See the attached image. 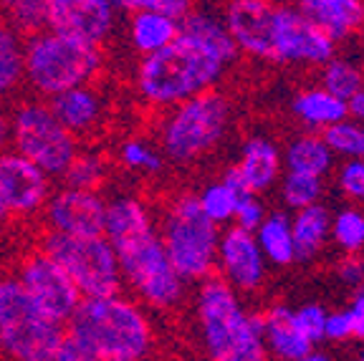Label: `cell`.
Masks as SVG:
<instances>
[{
  "instance_id": "21",
  "label": "cell",
  "mask_w": 364,
  "mask_h": 361,
  "mask_svg": "<svg viewBox=\"0 0 364 361\" xmlns=\"http://www.w3.org/2000/svg\"><path fill=\"white\" fill-rule=\"evenodd\" d=\"M180 36H185V38L208 48L210 53H215L228 66H233L240 56L223 16L218 11H213V8H195V6L190 8L180 18Z\"/></svg>"
},
{
  "instance_id": "25",
  "label": "cell",
  "mask_w": 364,
  "mask_h": 361,
  "mask_svg": "<svg viewBox=\"0 0 364 361\" xmlns=\"http://www.w3.org/2000/svg\"><path fill=\"white\" fill-rule=\"evenodd\" d=\"M331 230V212L321 200L314 205H306L301 210H294L291 215V235H294L296 260H316L324 253L329 243Z\"/></svg>"
},
{
  "instance_id": "14",
  "label": "cell",
  "mask_w": 364,
  "mask_h": 361,
  "mask_svg": "<svg viewBox=\"0 0 364 361\" xmlns=\"http://www.w3.org/2000/svg\"><path fill=\"white\" fill-rule=\"evenodd\" d=\"M119 11L112 0H51L46 28L104 48L119 31Z\"/></svg>"
},
{
  "instance_id": "39",
  "label": "cell",
  "mask_w": 364,
  "mask_h": 361,
  "mask_svg": "<svg viewBox=\"0 0 364 361\" xmlns=\"http://www.w3.org/2000/svg\"><path fill=\"white\" fill-rule=\"evenodd\" d=\"M326 313H329V311H326L321 303H314V301L311 303H301L299 308H294V318H296V323H299V328H301L316 346L324 341Z\"/></svg>"
},
{
  "instance_id": "8",
  "label": "cell",
  "mask_w": 364,
  "mask_h": 361,
  "mask_svg": "<svg viewBox=\"0 0 364 361\" xmlns=\"http://www.w3.org/2000/svg\"><path fill=\"white\" fill-rule=\"evenodd\" d=\"M63 326L31 301L16 273H0V356L16 361H58Z\"/></svg>"
},
{
  "instance_id": "41",
  "label": "cell",
  "mask_w": 364,
  "mask_h": 361,
  "mask_svg": "<svg viewBox=\"0 0 364 361\" xmlns=\"http://www.w3.org/2000/svg\"><path fill=\"white\" fill-rule=\"evenodd\" d=\"M193 6H195V0H124V11L144 8V11L167 13V16H172V18H182Z\"/></svg>"
},
{
  "instance_id": "23",
  "label": "cell",
  "mask_w": 364,
  "mask_h": 361,
  "mask_svg": "<svg viewBox=\"0 0 364 361\" xmlns=\"http://www.w3.org/2000/svg\"><path fill=\"white\" fill-rule=\"evenodd\" d=\"M124 31L132 51L136 56H147V53L165 48L180 36V18H172L159 11L134 8V11H129V21H127Z\"/></svg>"
},
{
  "instance_id": "49",
  "label": "cell",
  "mask_w": 364,
  "mask_h": 361,
  "mask_svg": "<svg viewBox=\"0 0 364 361\" xmlns=\"http://www.w3.org/2000/svg\"><path fill=\"white\" fill-rule=\"evenodd\" d=\"M8 3H11V0H0V11H3V8H6Z\"/></svg>"
},
{
  "instance_id": "50",
  "label": "cell",
  "mask_w": 364,
  "mask_h": 361,
  "mask_svg": "<svg viewBox=\"0 0 364 361\" xmlns=\"http://www.w3.org/2000/svg\"><path fill=\"white\" fill-rule=\"evenodd\" d=\"M362 31H364V0H362Z\"/></svg>"
},
{
  "instance_id": "48",
  "label": "cell",
  "mask_w": 364,
  "mask_h": 361,
  "mask_svg": "<svg viewBox=\"0 0 364 361\" xmlns=\"http://www.w3.org/2000/svg\"><path fill=\"white\" fill-rule=\"evenodd\" d=\"M112 3H117V6H119L122 11H124V0H112Z\"/></svg>"
},
{
  "instance_id": "30",
  "label": "cell",
  "mask_w": 364,
  "mask_h": 361,
  "mask_svg": "<svg viewBox=\"0 0 364 361\" xmlns=\"http://www.w3.org/2000/svg\"><path fill=\"white\" fill-rule=\"evenodd\" d=\"M240 195H243V190H240V187L235 185L228 175L218 177V180L205 182V185L195 192L200 210H203V212L220 227H225V225L233 222L235 205H238Z\"/></svg>"
},
{
  "instance_id": "42",
  "label": "cell",
  "mask_w": 364,
  "mask_h": 361,
  "mask_svg": "<svg viewBox=\"0 0 364 361\" xmlns=\"http://www.w3.org/2000/svg\"><path fill=\"white\" fill-rule=\"evenodd\" d=\"M352 339V326H349L347 311H329L326 313V323H324V341L331 344H344V341Z\"/></svg>"
},
{
  "instance_id": "46",
  "label": "cell",
  "mask_w": 364,
  "mask_h": 361,
  "mask_svg": "<svg viewBox=\"0 0 364 361\" xmlns=\"http://www.w3.org/2000/svg\"><path fill=\"white\" fill-rule=\"evenodd\" d=\"M8 217H11V215H8V210L3 208V203H0V222H6Z\"/></svg>"
},
{
  "instance_id": "26",
  "label": "cell",
  "mask_w": 364,
  "mask_h": 361,
  "mask_svg": "<svg viewBox=\"0 0 364 361\" xmlns=\"http://www.w3.org/2000/svg\"><path fill=\"white\" fill-rule=\"evenodd\" d=\"M281 154H284V170L326 177L336 167V157L321 131L306 129L301 134L291 136L286 141V147L281 149Z\"/></svg>"
},
{
  "instance_id": "35",
  "label": "cell",
  "mask_w": 364,
  "mask_h": 361,
  "mask_svg": "<svg viewBox=\"0 0 364 361\" xmlns=\"http://www.w3.org/2000/svg\"><path fill=\"white\" fill-rule=\"evenodd\" d=\"M329 237L341 253H364V210L341 208L331 212Z\"/></svg>"
},
{
  "instance_id": "16",
  "label": "cell",
  "mask_w": 364,
  "mask_h": 361,
  "mask_svg": "<svg viewBox=\"0 0 364 361\" xmlns=\"http://www.w3.org/2000/svg\"><path fill=\"white\" fill-rule=\"evenodd\" d=\"M41 215L51 232L102 235L104 217H107V198L102 195V190L63 185L58 190H51Z\"/></svg>"
},
{
  "instance_id": "28",
  "label": "cell",
  "mask_w": 364,
  "mask_h": 361,
  "mask_svg": "<svg viewBox=\"0 0 364 361\" xmlns=\"http://www.w3.org/2000/svg\"><path fill=\"white\" fill-rule=\"evenodd\" d=\"M114 159L124 172L139 177H157L167 167V159L157 141L139 134H129L119 139V144L114 149Z\"/></svg>"
},
{
  "instance_id": "4",
  "label": "cell",
  "mask_w": 364,
  "mask_h": 361,
  "mask_svg": "<svg viewBox=\"0 0 364 361\" xmlns=\"http://www.w3.org/2000/svg\"><path fill=\"white\" fill-rule=\"evenodd\" d=\"M233 66L195 41L177 36L172 43L147 56L134 68V94L144 107L162 112L200 91L215 89Z\"/></svg>"
},
{
  "instance_id": "36",
  "label": "cell",
  "mask_w": 364,
  "mask_h": 361,
  "mask_svg": "<svg viewBox=\"0 0 364 361\" xmlns=\"http://www.w3.org/2000/svg\"><path fill=\"white\" fill-rule=\"evenodd\" d=\"M48 8H51V0H11L0 11V16L6 18L13 28L21 31L23 36H31L36 31L46 28Z\"/></svg>"
},
{
  "instance_id": "43",
  "label": "cell",
  "mask_w": 364,
  "mask_h": 361,
  "mask_svg": "<svg viewBox=\"0 0 364 361\" xmlns=\"http://www.w3.org/2000/svg\"><path fill=\"white\" fill-rule=\"evenodd\" d=\"M349 318V326H352V339L354 341H364V286L354 288L352 298L344 306Z\"/></svg>"
},
{
  "instance_id": "29",
  "label": "cell",
  "mask_w": 364,
  "mask_h": 361,
  "mask_svg": "<svg viewBox=\"0 0 364 361\" xmlns=\"http://www.w3.org/2000/svg\"><path fill=\"white\" fill-rule=\"evenodd\" d=\"M23 45L26 36L0 16V102L23 89Z\"/></svg>"
},
{
  "instance_id": "27",
  "label": "cell",
  "mask_w": 364,
  "mask_h": 361,
  "mask_svg": "<svg viewBox=\"0 0 364 361\" xmlns=\"http://www.w3.org/2000/svg\"><path fill=\"white\" fill-rule=\"evenodd\" d=\"M258 248L266 255L268 266L289 268L296 263L294 235H291V215L289 212H268L261 225L253 230Z\"/></svg>"
},
{
  "instance_id": "17",
  "label": "cell",
  "mask_w": 364,
  "mask_h": 361,
  "mask_svg": "<svg viewBox=\"0 0 364 361\" xmlns=\"http://www.w3.org/2000/svg\"><path fill=\"white\" fill-rule=\"evenodd\" d=\"M276 8L279 0H228L220 16L238 53L256 61H271Z\"/></svg>"
},
{
  "instance_id": "1",
  "label": "cell",
  "mask_w": 364,
  "mask_h": 361,
  "mask_svg": "<svg viewBox=\"0 0 364 361\" xmlns=\"http://www.w3.org/2000/svg\"><path fill=\"white\" fill-rule=\"evenodd\" d=\"M104 237L114 248L122 273V288L129 291L152 313L180 308L188 296V283L172 268L157 230V212L147 200L132 192L107 198Z\"/></svg>"
},
{
  "instance_id": "31",
  "label": "cell",
  "mask_w": 364,
  "mask_h": 361,
  "mask_svg": "<svg viewBox=\"0 0 364 361\" xmlns=\"http://www.w3.org/2000/svg\"><path fill=\"white\" fill-rule=\"evenodd\" d=\"M109 157L99 147L76 149L74 159L68 162L66 172L61 175L63 185L84 187V190H102L109 180Z\"/></svg>"
},
{
  "instance_id": "6",
  "label": "cell",
  "mask_w": 364,
  "mask_h": 361,
  "mask_svg": "<svg viewBox=\"0 0 364 361\" xmlns=\"http://www.w3.org/2000/svg\"><path fill=\"white\" fill-rule=\"evenodd\" d=\"M104 71V48L58 31L41 28L26 36L23 86L41 99H51L71 86L94 84Z\"/></svg>"
},
{
  "instance_id": "32",
  "label": "cell",
  "mask_w": 364,
  "mask_h": 361,
  "mask_svg": "<svg viewBox=\"0 0 364 361\" xmlns=\"http://www.w3.org/2000/svg\"><path fill=\"white\" fill-rule=\"evenodd\" d=\"M318 84L334 96L349 102L357 91L364 89V66L349 56H331L318 66Z\"/></svg>"
},
{
  "instance_id": "19",
  "label": "cell",
  "mask_w": 364,
  "mask_h": 361,
  "mask_svg": "<svg viewBox=\"0 0 364 361\" xmlns=\"http://www.w3.org/2000/svg\"><path fill=\"white\" fill-rule=\"evenodd\" d=\"M48 107L53 109L58 122L79 141L94 139L97 134H102L104 124H107L109 104L107 96L99 91L97 81L94 84L71 86V89L51 96Z\"/></svg>"
},
{
  "instance_id": "34",
  "label": "cell",
  "mask_w": 364,
  "mask_h": 361,
  "mask_svg": "<svg viewBox=\"0 0 364 361\" xmlns=\"http://www.w3.org/2000/svg\"><path fill=\"white\" fill-rule=\"evenodd\" d=\"M324 139L336 159H364V122L354 117H344L326 126Z\"/></svg>"
},
{
  "instance_id": "10",
  "label": "cell",
  "mask_w": 364,
  "mask_h": 361,
  "mask_svg": "<svg viewBox=\"0 0 364 361\" xmlns=\"http://www.w3.org/2000/svg\"><path fill=\"white\" fill-rule=\"evenodd\" d=\"M41 248L68 273L84 298L122 291V273L114 248L102 235H63L46 232Z\"/></svg>"
},
{
  "instance_id": "40",
  "label": "cell",
  "mask_w": 364,
  "mask_h": 361,
  "mask_svg": "<svg viewBox=\"0 0 364 361\" xmlns=\"http://www.w3.org/2000/svg\"><path fill=\"white\" fill-rule=\"evenodd\" d=\"M334 276L339 278V283L344 288H359L364 286V255L362 253H341V258L336 260Z\"/></svg>"
},
{
  "instance_id": "12",
  "label": "cell",
  "mask_w": 364,
  "mask_h": 361,
  "mask_svg": "<svg viewBox=\"0 0 364 361\" xmlns=\"http://www.w3.org/2000/svg\"><path fill=\"white\" fill-rule=\"evenodd\" d=\"M336 53V41H331L316 23H311L294 3H279L273 23L271 63L281 66L318 68Z\"/></svg>"
},
{
  "instance_id": "13",
  "label": "cell",
  "mask_w": 364,
  "mask_h": 361,
  "mask_svg": "<svg viewBox=\"0 0 364 361\" xmlns=\"http://www.w3.org/2000/svg\"><path fill=\"white\" fill-rule=\"evenodd\" d=\"M53 177L13 147L0 152V203L11 217H36L53 190Z\"/></svg>"
},
{
  "instance_id": "15",
  "label": "cell",
  "mask_w": 364,
  "mask_h": 361,
  "mask_svg": "<svg viewBox=\"0 0 364 361\" xmlns=\"http://www.w3.org/2000/svg\"><path fill=\"white\" fill-rule=\"evenodd\" d=\"M215 276L228 281L243 296L261 291L268 278V260L258 248L253 232L233 222L223 227L215 253Z\"/></svg>"
},
{
  "instance_id": "9",
  "label": "cell",
  "mask_w": 364,
  "mask_h": 361,
  "mask_svg": "<svg viewBox=\"0 0 364 361\" xmlns=\"http://www.w3.org/2000/svg\"><path fill=\"white\" fill-rule=\"evenodd\" d=\"M11 147L46 175L61 177L79 149V139L58 122L48 99L26 96L11 109Z\"/></svg>"
},
{
  "instance_id": "7",
  "label": "cell",
  "mask_w": 364,
  "mask_h": 361,
  "mask_svg": "<svg viewBox=\"0 0 364 361\" xmlns=\"http://www.w3.org/2000/svg\"><path fill=\"white\" fill-rule=\"evenodd\" d=\"M157 230L172 268L188 286L215 273L223 227L200 210L195 192H177L167 200L157 215Z\"/></svg>"
},
{
  "instance_id": "11",
  "label": "cell",
  "mask_w": 364,
  "mask_h": 361,
  "mask_svg": "<svg viewBox=\"0 0 364 361\" xmlns=\"http://www.w3.org/2000/svg\"><path fill=\"white\" fill-rule=\"evenodd\" d=\"M16 278L26 288L31 301L38 306L41 313L61 326H66V321L74 316V311L84 298L68 273L43 248L31 250L18 260Z\"/></svg>"
},
{
  "instance_id": "47",
  "label": "cell",
  "mask_w": 364,
  "mask_h": 361,
  "mask_svg": "<svg viewBox=\"0 0 364 361\" xmlns=\"http://www.w3.org/2000/svg\"><path fill=\"white\" fill-rule=\"evenodd\" d=\"M359 344H362V349H359V359L364 361V341H359Z\"/></svg>"
},
{
  "instance_id": "18",
  "label": "cell",
  "mask_w": 364,
  "mask_h": 361,
  "mask_svg": "<svg viewBox=\"0 0 364 361\" xmlns=\"http://www.w3.org/2000/svg\"><path fill=\"white\" fill-rule=\"evenodd\" d=\"M225 175L243 192H253V195L271 192L284 175V154L279 141L266 134H253L243 139L238 159Z\"/></svg>"
},
{
  "instance_id": "3",
  "label": "cell",
  "mask_w": 364,
  "mask_h": 361,
  "mask_svg": "<svg viewBox=\"0 0 364 361\" xmlns=\"http://www.w3.org/2000/svg\"><path fill=\"white\" fill-rule=\"evenodd\" d=\"M195 286L193 316L203 354L215 361L268 359L263 311H250L243 293L215 273Z\"/></svg>"
},
{
  "instance_id": "45",
  "label": "cell",
  "mask_w": 364,
  "mask_h": 361,
  "mask_svg": "<svg viewBox=\"0 0 364 361\" xmlns=\"http://www.w3.org/2000/svg\"><path fill=\"white\" fill-rule=\"evenodd\" d=\"M347 107H349V117H354V119H359V122H364V89L357 91V94H354L352 99H349Z\"/></svg>"
},
{
  "instance_id": "20",
  "label": "cell",
  "mask_w": 364,
  "mask_h": 361,
  "mask_svg": "<svg viewBox=\"0 0 364 361\" xmlns=\"http://www.w3.org/2000/svg\"><path fill=\"white\" fill-rule=\"evenodd\" d=\"M263 336H266L268 356L281 361H309L316 344L299 328L294 308L284 303L263 311Z\"/></svg>"
},
{
  "instance_id": "5",
  "label": "cell",
  "mask_w": 364,
  "mask_h": 361,
  "mask_svg": "<svg viewBox=\"0 0 364 361\" xmlns=\"http://www.w3.org/2000/svg\"><path fill=\"white\" fill-rule=\"evenodd\" d=\"M235 109L223 91L208 89L170 109L157 122V144L167 162L188 167L220 147L233 129Z\"/></svg>"
},
{
  "instance_id": "44",
  "label": "cell",
  "mask_w": 364,
  "mask_h": 361,
  "mask_svg": "<svg viewBox=\"0 0 364 361\" xmlns=\"http://www.w3.org/2000/svg\"><path fill=\"white\" fill-rule=\"evenodd\" d=\"M11 147V112L3 109V102H0V152Z\"/></svg>"
},
{
  "instance_id": "38",
  "label": "cell",
  "mask_w": 364,
  "mask_h": 361,
  "mask_svg": "<svg viewBox=\"0 0 364 361\" xmlns=\"http://www.w3.org/2000/svg\"><path fill=\"white\" fill-rule=\"evenodd\" d=\"M268 215V208L263 203V195H253V192H243L235 205V215H233V225L243 227V230H256L263 222V217Z\"/></svg>"
},
{
  "instance_id": "24",
  "label": "cell",
  "mask_w": 364,
  "mask_h": 361,
  "mask_svg": "<svg viewBox=\"0 0 364 361\" xmlns=\"http://www.w3.org/2000/svg\"><path fill=\"white\" fill-rule=\"evenodd\" d=\"M289 109L296 122L309 131H324L326 126H331L334 122H339V119H344L349 114L347 102L334 96L331 91H326L321 84L296 91Z\"/></svg>"
},
{
  "instance_id": "22",
  "label": "cell",
  "mask_w": 364,
  "mask_h": 361,
  "mask_svg": "<svg viewBox=\"0 0 364 361\" xmlns=\"http://www.w3.org/2000/svg\"><path fill=\"white\" fill-rule=\"evenodd\" d=\"M294 6L336 43L362 31V0H294Z\"/></svg>"
},
{
  "instance_id": "33",
  "label": "cell",
  "mask_w": 364,
  "mask_h": 361,
  "mask_svg": "<svg viewBox=\"0 0 364 361\" xmlns=\"http://www.w3.org/2000/svg\"><path fill=\"white\" fill-rule=\"evenodd\" d=\"M276 187H279L284 208H289L294 212V210H301L306 205H314L321 200V195H324V177L284 170V175H281Z\"/></svg>"
},
{
  "instance_id": "2",
  "label": "cell",
  "mask_w": 364,
  "mask_h": 361,
  "mask_svg": "<svg viewBox=\"0 0 364 361\" xmlns=\"http://www.w3.org/2000/svg\"><path fill=\"white\" fill-rule=\"evenodd\" d=\"M157 349L152 311L114 291L81 298L63 326L58 361H144Z\"/></svg>"
},
{
  "instance_id": "37",
  "label": "cell",
  "mask_w": 364,
  "mask_h": 361,
  "mask_svg": "<svg viewBox=\"0 0 364 361\" xmlns=\"http://www.w3.org/2000/svg\"><path fill=\"white\" fill-rule=\"evenodd\" d=\"M336 187L352 203H364V159H341L336 167Z\"/></svg>"
}]
</instances>
